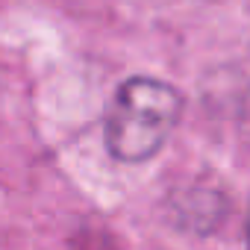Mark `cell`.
I'll return each mask as SVG.
<instances>
[{"mask_svg":"<svg viewBox=\"0 0 250 250\" xmlns=\"http://www.w3.org/2000/svg\"><path fill=\"white\" fill-rule=\"evenodd\" d=\"M183 115V97L153 77L124 80L106 112V147L118 162H145L159 153Z\"/></svg>","mask_w":250,"mask_h":250,"instance_id":"1","label":"cell"},{"mask_svg":"<svg viewBox=\"0 0 250 250\" xmlns=\"http://www.w3.org/2000/svg\"><path fill=\"white\" fill-rule=\"evenodd\" d=\"M247 250H250V215H247Z\"/></svg>","mask_w":250,"mask_h":250,"instance_id":"2","label":"cell"}]
</instances>
